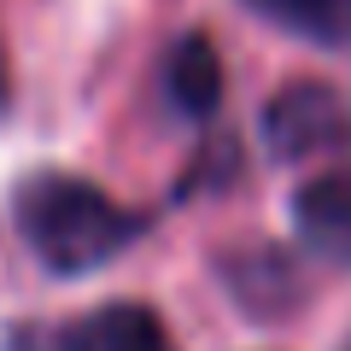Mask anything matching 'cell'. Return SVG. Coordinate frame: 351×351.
I'll use <instances>...</instances> for the list:
<instances>
[{"label": "cell", "instance_id": "1", "mask_svg": "<svg viewBox=\"0 0 351 351\" xmlns=\"http://www.w3.org/2000/svg\"><path fill=\"white\" fill-rule=\"evenodd\" d=\"M12 217H18V234L29 240V252L59 276H82L94 263H106L135 234V217L123 205H112L94 182L59 176V170L29 176L12 199Z\"/></svg>", "mask_w": 351, "mask_h": 351}, {"label": "cell", "instance_id": "2", "mask_svg": "<svg viewBox=\"0 0 351 351\" xmlns=\"http://www.w3.org/2000/svg\"><path fill=\"white\" fill-rule=\"evenodd\" d=\"M263 129H269V147L281 158H311V152H328L339 141H351V106L322 82H299L269 106Z\"/></svg>", "mask_w": 351, "mask_h": 351}, {"label": "cell", "instance_id": "3", "mask_svg": "<svg viewBox=\"0 0 351 351\" xmlns=\"http://www.w3.org/2000/svg\"><path fill=\"white\" fill-rule=\"evenodd\" d=\"M293 223H299L311 252H322L334 263H351V164L304 182L299 199H293Z\"/></svg>", "mask_w": 351, "mask_h": 351}, {"label": "cell", "instance_id": "4", "mask_svg": "<svg viewBox=\"0 0 351 351\" xmlns=\"http://www.w3.org/2000/svg\"><path fill=\"white\" fill-rule=\"evenodd\" d=\"M59 351H176V346L147 304H100L64 328Z\"/></svg>", "mask_w": 351, "mask_h": 351}, {"label": "cell", "instance_id": "5", "mask_svg": "<svg viewBox=\"0 0 351 351\" xmlns=\"http://www.w3.org/2000/svg\"><path fill=\"white\" fill-rule=\"evenodd\" d=\"M164 88H170V100L182 106L188 117L217 112V94H223V64H217V47H211L205 36H188L182 47L170 53V64H164Z\"/></svg>", "mask_w": 351, "mask_h": 351}, {"label": "cell", "instance_id": "6", "mask_svg": "<svg viewBox=\"0 0 351 351\" xmlns=\"http://www.w3.org/2000/svg\"><path fill=\"white\" fill-rule=\"evenodd\" d=\"M246 6L304 41H328V47L351 41V0H246Z\"/></svg>", "mask_w": 351, "mask_h": 351}, {"label": "cell", "instance_id": "7", "mask_svg": "<svg viewBox=\"0 0 351 351\" xmlns=\"http://www.w3.org/2000/svg\"><path fill=\"white\" fill-rule=\"evenodd\" d=\"M0 106H6V59H0Z\"/></svg>", "mask_w": 351, "mask_h": 351}]
</instances>
